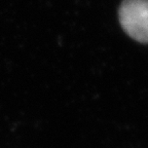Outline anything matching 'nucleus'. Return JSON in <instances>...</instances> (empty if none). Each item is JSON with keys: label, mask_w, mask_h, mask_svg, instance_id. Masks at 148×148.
<instances>
[{"label": "nucleus", "mask_w": 148, "mask_h": 148, "mask_svg": "<svg viewBox=\"0 0 148 148\" xmlns=\"http://www.w3.org/2000/svg\"><path fill=\"white\" fill-rule=\"evenodd\" d=\"M118 20L131 38L148 43V0H123L118 8Z\"/></svg>", "instance_id": "obj_1"}]
</instances>
